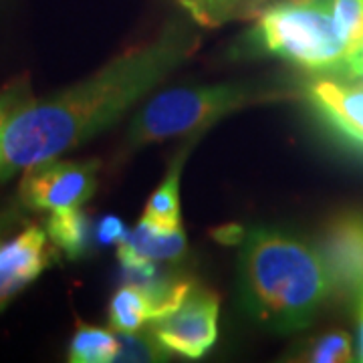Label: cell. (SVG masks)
Masks as SVG:
<instances>
[{
    "label": "cell",
    "instance_id": "6da1fadb",
    "mask_svg": "<svg viewBox=\"0 0 363 363\" xmlns=\"http://www.w3.org/2000/svg\"><path fill=\"white\" fill-rule=\"evenodd\" d=\"M200 37L184 21L169 23L156 39L117 55L97 73L47 99H28L0 138V180L85 143L116 123L186 63Z\"/></svg>",
    "mask_w": 363,
    "mask_h": 363
},
{
    "label": "cell",
    "instance_id": "7a4b0ae2",
    "mask_svg": "<svg viewBox=\"0 0 363 363\" xmlns=\"http://www.w3.org/2000/svg\"><path fill=\"white\" fill-rule=\"evenodd\" d=\"M240 285L248 313L277 333L307 327L333 297L319 248L269 228L242 234Z\"/></svg>",
    "mask_w": 363,
    "mask_h": 363
},
{
    "label": "cell",
    "instance_id": "3957f363",
    "mask_svg": "<svg viewBox=\"0 0 363 363\" xmlns=\"http://www.w3.org/2000/svg\"><path fill=\"white\" fill-rule=\"evenodd\" d=\"M297 95L283 81H242L208 87H176L156 95L131 121L125 145L130 150L208 130L222 117L255 105L274 104Z\"/></svg>",
    "mask_w": 363,
    "mask_h": 363
},
{
    "label": "cell",
    "instance_id": "277c9868",
    "mask_svg": "<svg viewBox=\"0 0 363 363\" xmlns=\"http://www.w3.org/2000/svg\"><path fill=\"white\" fill-rule=\"evenodd\" d=\"M252 49L315 73L347 67L350 52L333 21L329 0H279L257 16Z\"/></svg>",
    "mask_w": 363,
    "mask_h": 363
},
{
    "label": "cell",
    "instance_id": "5b68a950",
    "mask_svg": "<svg viewBox=\"0 0 363 363\" xmlns=\"http://www.w3.org/2000/svg\"><path fill=\"white\" fill-rule=\"evenodd\" d=\"M218 311V297L194 285L178 307L154 319L147 327L169 355L200 359L216 343Z\"/></svg>",
    "mask_w": 363,
    "mask_h": 363
},
{
    "label": "cell",
    "instance_id": "8992f818",
    "mask_svg": "<svg viewBox=\"0 0 363 363\" xmlns=\"http://www.w3.org/2000/svg\"><path fill=\"white\" fill-rule=\"evenodd\" d=\"M99 164L45 160L25 168L21 180V202L33 210L81 208L97 190Z\"/></svg>",
    "mask_w": 363,
    "mask_h": 363
},
{
    "label": "cell",
    "instance_id": "52a82bcc",
    "mask_svg": "<svg viewBox=\"0 0 363 363\" xmlns=\"http://www.w3.org/2000/svg\"><path fill=\"white\" fill-rule=\"evenodd\" d=\"M319 252L333 283V297L363 295V212L341 214L325 228Z\"/></svg>",
    "mask_w": 363,
    "mask_h": 363
},
{
    "label": "cell",
    "instance_id": "ba28073f",
    "mask_svg": "<svg viewBox=\"0 0 363 363\" xmlns=\"http://www.w3.org/2000/svg\"><path fill=\"white\" fill-rule=\"evenodd\" d=\"M51 238L39 226H26L13 238L0 240V309L51 264Z\"/></svg>",
    "mask_w": 363,
    "mask_h": 363
},
{
    "label": "cell",
    "instance_id": "9c48e42d",
    "mask_svg": "<svg viewBox=\"0 0 363 363\" xmlns=\"http://www.w3.org/2000/svg\"><path fill=\"white\" fill-rule=\"evenodd\" d=\"M307 99L331 128L363 145V83L313 79L307 83Z\"/></svg>",
    "mask_w": 363,
    "mask_h": 363
},
{
    "label": "cell",
    "instance_id": "30bf717a",
    "mask_svg": "<svg viewBox=\"0 0 363 363\" xmlns=\"http://www.w3.org/2000/svg\"><path fill=\"white\" fill-rule=\"evenodd\" d=\"M188 250V238L182 224L178 226H162L156 222L143 218L133 230L121 238L117 245V257L123 267L142 264V262H162V260H178Z\"/></svg>",
    "mask_w": 363,
    "mask_h": 363
},
{
    "label": "cell",
    "instance_id": "8fae6325",
    "mask_svg": "<svg viewBox=\"0 0 363 363\" xmlns=\"http://www.w3.org/2000/svg\"><path fill=\"white\" fill-rule=\"evenodd\" d=\"M157 317L156 298L150 286L128 281L109 301V327L117 333L140 331Z\"/></svg>",
    "mask_w": 363,
    "mask_h": 363
},
{
    "label": "cell",
    "instance_id": "7c38bea8",
    "mask_svg": "<svg viewBox=\"0 0 363 363\" xmlns=\"http://www.w3.org/2000/svg\"><path fill=\"white\" fill-rule=\"evenodd\" d=\"M196 25L216 28L234 21L259 16L271 0H178Z\"/></svg>",
    "mask_w": 363,
    "mask_h": 363
},
{
    "label": "cell",
    "instance_id": "4fadbf2b",
    "mask_svg": "<svg viewBox=\"0 0 363 363\" xmlns=\"http://www.w3.org/2000/svg\"><path fill=\"white\" fill-rule=\"evenodd\" d=\"M45 230L51 238L52 247L65 252L69 259H79L89 242V224L81 208L52 210Z\"/></svg>",
    "mask_w": 363,
    "mask_h": 363
},
{
    "label": "cell",
    "instance_id": "5bb4252c",
    "mask_svg": "<svg viewBox=\"0 0 363 363\" xmlns=\"http://www.w3.org/2000/svg\"><path fill=\"white\" fill-rule=\"evenodd\" d=\"M119 339L113 329L79 325L69 343V362L109 363L117 359Z\"/></svg>",
    "mask_w": 363,
    "mask_h": 363
},
{
    "label": "cell",
    "instance_id": "9a60e30c",
    "mask_svg": "<svg viewBox=\"0 0 363 363\" xmlns=\"http://www.w3.org/2000/svg\"><path fill=\"white\" fill-rule=\"evenodd\" d=\"M188 156V147L182 152L180 156L174 160V164L169 166L168 174L164 182L156 188V192L152 194L143 218L162 224V226H178L180 222V176L184 160Z\"/></svg>",
    "mask_w": 363,
    "mask_h": 363
},
{
    "label": "cell",
    "instance_id": "2e32d148",
    "mask_svg": "<svg viewBox=\"0 0 363 363\" xmlns=\"http://www.w3.org/2000/svg\"><path fill=\"white\" fill-rule=\"evenodd\" d=\"M353 359V343L345 331H327L311 339L298 351V355H295V362L311 363H345Z\"/></svg>",
    "mask_w": 363,
    "mask_h": 363
},
{
    "label": "cell",
    "instance_id": "e0dca14e",
    "mask_svg": "<svg viewBox=\"0 0 363 363\" xmlns=\"http://www.w3.org/2000/svg\"><path fill=\"white\" fill-rule=\"evenodd\" d=\"M329 2L339 35L351 57L363 45V0H329Z\"/></svg>",
    "mask_w": 363,
    "mask_h": 363
},
{
    "label": "cell",
    "instance_id": "ac0fdd59",
    "mask_svg": "<svg viewBox=\"0 0 363 363\" xmlns=\"http://www.w3.org/2000/svg\"><path fill=\"white\" fill-rule=\"evenodd\" d=\"M117 333V331H116ZM119 351L116 362H162L169 353L154 337L150 327L131 333H117Z\"/></svg>",
    "mask_w": 363,
    "mask_h": 363
},
{
    "label": "cell",
    "instance_id": "d6986e66",
    "mask_svg": "<svg viewBox=\"0 0 363 363\" xmlns=\"http://www.w3.org/2000/svg\"><path fill=\"white\" fill-rule=\"evenodd\" d=\"M28 87H26L25 81H18L11 87L0 93V138H2V131L9 125L11 117L28 101Z\"/></svg>",
    "mask_w": 363,
    "mask_h": 363
},
{
    "label": "cell",
    "instance_id": "ffe728a7",
    "mask_svg": "<svg viewBox=\"0 0 363 363\" xmlns=\"http://www.w3.org/2000/svg\"><path fill=\"white\" fill-rule=\"evenodd\" d=\"M125 234H128L125 224L116 216H105L104 220L99 222V228H97V238L104 245H119Z\"/></svg>",
    "mask_w": 363,
    "mask_h": 363
},
{
    "label": "cell",
    "instance_id": "44dd1931",
    "mask_svg": "<svg viewBox=\"0 0 363 363\" xmlns=\"http://www.w3.org/2000/svg\"><path fill=\"white\" fill-rule=\"evenodd\" d=\"M347 71H350L353 77H359L363 79V45L359 51H355L350 57V61H347V67H345Z\"/></svg>",
    "mask_w": 363,
    "mask_h": 363
},
{
    "label": "cell",
    "instance_id": "7402d4cb",
    "mask_svg": "<svg viewBox=\"0 0 363 363\" xmlns=\"http://www.w3.org/2000/svg\"><path fill=\"white\" fill-rule=\"evenodd\" d=\"M359 362H363V295L359 297Z\"/></svg>",
    "mask_w": 363,
    "mask_h": 363
}]
</instances>
